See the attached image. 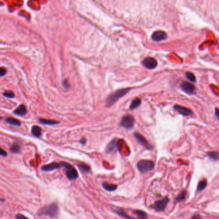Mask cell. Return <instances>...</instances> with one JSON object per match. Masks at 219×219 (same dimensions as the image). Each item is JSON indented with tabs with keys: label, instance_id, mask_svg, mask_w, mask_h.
<instances>
[{
	"label": "cell",
	"instance_id": "obj_5",
	"mask_svg": "<svg viewBox=\"0 0 219 219\" xmlns=\"http://www.w3.org/2000/svg\"><path fill=\"white\" fill-rule=\"evenodd\" d=\"M135 123V119L134 117L132 115L127 114L123 117L121 121L120 125L126 129H131L134 127Z\"/></svg>",
	"mask_w": 219,
	"mask_h": 219
},
{
	"label": "cell",
	"instance_id": "obj_17",
	"mask_svg": "<svg viewBox=\"0 0 219 219\" xmlns=\"http://www.w3.org/2000/svg\"><path fill=\"white\" fill-rule=\"evenodd\" d=\"M103 187L104 190L109 191V192H113V191L117 190V186L113 184H110L108 182H104L103 183Z\"/></svg>",
	"mask_w": 219,
	"mask_h": 219
},
{
	"label": "cell",
	"instance_id": "obj_32",
	"mask_svg": "<svg viewBox=\"0 0 219 219\" xmlns=\"http://www.w3.org/2000/svg\"><path fill=\"white\" fill-rule=\"evenodd\" d=\"M16 218H20V219L21 218H27L26 216L22 215H21V214H18V215H17L16 216Z\"/></svg>",
	"mask_w": 219,
	"mask_h": 219
},
{
	"label": "cell",
	"instance_id": "obj_27",
	"mask_svg": "<svg viewBox=\"0 0 219 219\" xmlns=\"http://www.w3.org/2000/svg\"><path fill=\"white\" fill-rule=\"evenodd\" d=\"M20 149H21V147H20L19 145L14 143L11 147V151L13 152V153H18L20 151Z\"/></svg>",
	"mask_w": 219,
	"mask_h": 219
},
{
	"label": "cell",
	"instance_id": "obj_9",
	"mask_svg": "<svg viewBox=\"0 0 219 219\" xmlns=\"http://www.w3.org/2000/svg\"><path fill=\"white\" fill-rule=\"evenodd\" d=\"M142 64L145 68L149 69V70H152L156 67L158 63L156 60L154 59V58L147 57L143 60Z\"/></svg>",
	"mask_w": 219,
	"mask_h": 219
},
{
	"label": "cell",
	"instance_id": "obj_30",
	"mask_svg": "<svg viewBox=\"0 0 219 219\" xmlns=\"http://www.w3.org/2000/svg\"><path fill=\"white\" fill-rule=\"evenodd\" d=\"M0 155H1V156H7V152L5 151V150H3V149H1V147H0Z\"/></svg>",
	"mask_w": 219,
	"mask_h": 219
},
{
	"label": "cell",
	"instance_id": "obj_4",
	"mask_svg": "<svg viewBox=\"0 0 219 219\" xmlns=\"http://www.w3.org/2000/svg\"><path fill=\"white\" fill-rule=\"evenodd\" d=\"M62 168L64 169L65 175L68 179L75 180L78 177L77 170L74 168L72 165L66 162H62Z\"/></svg>",
	"mask_w": 219,
	"mask_h": 219
},
{
	"label": "cell",
	"instance_id": "obj_24",
	"mask_svg": "<svg viewBox=\"0 0 219 219\" xmlns=\"http://www.w3.org/2000/svg\"><path fill=\"white\" fill-rule=\"evenodd\" d=\"M115 212L118 215H119L120 216H121V217L123 218H133V217H131V216H129L127 215V214L125 213V211H124L123 209H119L118 210H115Z\"/></svg>",
	"mask_w": 219,
	"mask_h": 219
},
{
	"label": "cell",
	"instance_id": "obj_22",
	"mask_svg": "<svg viewBox=\"0 0 219 219\" xmlns=\"http://www.w3.org/2000/svg\"><path fill=\"white\" fill-rule=\"evenodd\" d=\"M207 154L209 158L213 160V161H217L219 159L218 152H208Z\"/></svg>",
	"mask_w": 219,
	"mask_h": 219
},
{
	"label": "cell",
	"instance_id": "obj_2",
	"mask_svg": "<svg viewBox=\"0 0 219 219\" xmlns=\"http://www.w3.org/2000/svg\"><path fill=\"white\" fill-rule=\"evenodd\" d=\"M58 214V207L55 203L40 209L39 211V215L40 216H48L51 218L57 217Z\"/></svg>",
	"mask_w": 219,
	"mask_h": 219
},
{
	"label": "cell",
	"instance_id": "obj_13",
	"mask_svg": "<svg viewBox=\"0 0 219 219\" xmlns=\"http://www.w3.org/2000/svg\"><path fill=\"white\" fill-rule=\"evenodd\" d=\"M117 148V139L114 138L107 145L105 151L107 154L115 153Z\"/></svg>",
	"mask_w": 219,
	"mask_h": 219
},
{
	"label": "cell",
	"instance_id": "obj_8",
	"mask_svg": "<svg viewBox=\"0 0 219 219\" xmlns=\"http://www.w3.org/2000/svg\"><path fill=\"white\" fill-rule=\"evenodd\" d=\"M180 88L188 95H192L195 91V86L190 82L183 81L180 84Z\"/></svg>",
	"mask_w": 219,
	"mask_h": 219
},
{
	"label": "cell",
	"instance_id": "obj_34",
	"mask_svg": "<svg viewBox=\"0 0 219 219\" xmlns=\"http://www.w3.org/2000/svg\"><path fill=\"white\" fill-rule=\"evenodd\" d=\"M63 86H64V87H65V88H68L69 87V84H68V83H67V82L66 80H65L64 82H63Z\"/></svg>",
	"mask_w": 219,
	"mask_h": 219
},
{
	"label": "cell",
	"instance_id": "obj_3",
	"mask_svg": "<svg viewBox=\"0 0 219 219\" xmlns=\"http://www.w3.org/2000/svg\"><path fill=\"white\" fill-rule=\"evenodd\" d=\"M137 169L142 174L151 171L154 169V163L151 160L142 159L137 163Z\"/></svg>",
	"mask_w": 219,
	"mask_h": 219
},
{
	"label": "cell",
	"instance_id": "obj_35",
	"mask_svg": "<svg viewBox=\"0 0 219 219\" xmlns=\"http://www.w3.org/2000/svg\"><path fill=\"white\" fill-rule=\"evenodd\" d=\"M200 218L201 216L199 215H195V216H192V218Z\"/></svg>",
	"mask_w": 219,
	"mask_h": 219
},
{
	"label": "cell",
	"instance_id": "obj_7",
	"mask_svg": "<svg viewBox=\"0 0 219 219\" xmlns=\"http://www.w3.org/2000/svg\"><path fill=\"white\" fill-rule=\"evenodd\" d=\"M134 137L136 139L137 141H138L141 145H142L144 148H146L147 150H152L153 149V147L149 144L148 141H147V140L145 138V137L143 136V135L141 134V133H139L138 132H135Z\"/></svg>",
	"mask_w": 219,
	"mask_h": 219
},
{
	"label": "cell",
	"instance_id": "obj_6",
	"mask_svg": "<svg viewBox=\"0 0 219 219\" xmlns=\"http://www.w3.org/2000/svg\"><path fill=\"white\" fill-rule=\"evenodd\" d=\"M169 202V198L166 197L162 200L156 201V202H155L153 204L150 206V207L153 209V210H154L156 211L160 212V211H163L165 210Z\"/></svg>",
	"mask_w": 219,
	"mask_h": 219
},
{
	"label": "cell",
	"instance_id": "obj_29",
	"mask_svg": "<svg viewBox=\"0 0 219 219\" xmlns=\"http://www.w3.org/2000/svg\"><path fill=\"white\" fill-rule=\"evenodd\" d=\"M7 73V70L4 68H0V77H3Z\"/></svg>",
	"mask_w": 219,
	"mask_h": 219
},
{
	"label": "cell",
	"instance_id": "obj_18",
	"mask_svg": "<svg viewBox=\"0 0 219 219\" xmlns=\"http://www.w3.org/2000/svg\"><path fill=\"white\" fill-rule=\"evenodd\" d=\"M39 120V122L40 123L46 125H57V124L59 123V121H55V120H52V119H46L40 118Z\"/></svg>",
	"mask_w": 219,
	"mask_h": 219
},
{
	"label": "cell",
	"instance_id": "obj_16",
	"mask_svg": "<svg viewBox=\"0 0 219 219\" xmlns=\"http://www.w3.org/2000/svg\"><path fill=\"white\" fill-rule=\"evenodd\" d=\"M32 134L37 137H39L42 134V129L37 125H34L32 128Z\"/></svg>",
	"mask_w": 219,
	"mask_h": 219
},
{
	"label": "cell",
	"instance_id": "obj_23",
	"mask_svg": "<svg viewBox=\"0 0 219 219\" xmlns=\"http://www.w3.org/2000/svg\"><path fill=\"white\" fill-rule=\"evenodd\" d=\"M187 193V191L186 190L182 191V192L179 193V195H178L176 198H175V200H176L177 202H181V201L184 200L186 198Z\"/></svg>",
	"mask_w": 219,
	"mask_h": 219
},
{
	"label": "cell",
	"instance_id": "obj_31",
	"mask_svg": "<svg viewBox=\"0 0 219 219\" xmlns=\"http://www.w3.org/2000/svg\"><path fill=\"white\" fill-rule=\"evenodd\" d=\"M215 115L219 120V109L217 108H215Z\"/></svg>",
	"mask_w": 219,
	"mask_h": 219
},
{
	"label": "cell",
	"instance_id": "obj_19",
	"mask_svg": "<svg viewBox=\"0 0 219 219\" xmlns=\"http://www.w3.org/2000/svg\"><path fill=\"white\" fill-rule=\"evenodd\" d=\"M78 167L81 172H82L83 173H85V174H87L90 170V167H89L88 165L83 163H81L78 165Z\"/></svg>",
	"mask_w": 219,
	"mask_h": 219
},
{
	"label": "cell",
	"instance_id": "obj_25",
	"mask_svg": "<svg viewBox=\"0 0 219 219\" xmlns=\"http://www.w3.org/2000/svg\"><path fill=\"white\" fill-rule=\"evenodd\" d=\"M185 76H186V77H187V79L188 80H190V82H196L195 76L193 75L192 73H191V72H186Z\"/></svg>",
	"mask_w": 219,
	"mask_h": 219
},
{
	"label": "cell",
	"instance_id": "obj_28",
	"mask_svg": "<svg viewBox=\"0 0 219 219\" xmlns=\"http://www.w3.org/2000/svg\"><path fill=\"white\" fill-rule=\"evenodd\" d=\"M3 95L5 97L9 98H13L15 97V94L14 92H12L11 91H6L3 93Z\"/></svg>",
	"mask_w": 219,
	"mask_h": 219
},
{
	"label": "cell",
	"instance_id": "obj_20",
	"mask_svg": "<svg viewBox=\"0 0 219 219\" xmlns=\"http://www.w3.org/2000/svg\"><path fill=\"white\" fill-rule=\"evenodd\" d=\"M6 121L7 123H8L10 125H15V126H18L19 127L21 125V122H20L19 120L17 119L16 118H12V117H10V118H8L6 119Z\"/></svg>",
	"mask_w": 219,
	"mask_h": 219
},
{
	"label": "cell",
	"instance_id": "obj_12",
	"mask_svg": "<svg viewBox=\"0 0 219 219\" xmlns=\"http://www.w3.org/2000/svg\"><path fill=\"white\" fill-rule=\"evenodd\" d=\"M167 37V35L166 33L164 31H161V30L154 32L152 35V39L156 42L162 41V40L166 39Z\"/></svg>",
	"mask_w": 219,
	"mask_h": 219
},
{
	"label": "cell",
	"instance_id": "obj_15",
	"mask_svg": "<svg viewBox=\"0 0 219 219\" xmlns=\"http://www.w3.org/2000/svg\"><path fill=\"white\" fill-rule=\"evenodd\" d=\"M141 99L139 98H136L135 99L132 100L130 106H129V109H130V110H133V109L139 108V107L141 106Z\"/></svg>",
	"mask_w": 219,
	"mask_h": 219
},
{
	"label": "cell",
	"instance_id": "obj_33",
	"mask_svg": "<svg viewBox=\"0 0 219 219\" xmlns=\"http://www.w3.org/2000/svg\"><path fill=\"white\" fill-rule=\"evenodd\" d=\"M80 143H81L82 144V145H85V143H86V139L85 138V137H83V138L80 140Z\"/></svg>",
	"mask_w": 219,
	"mask_h": 219
},
{
	"label": "cell",
	"instance_id": "obj_10",
	"mask_svg": "<svg viewBox=\"0 0 219 219\" xmlns=\"http://www.w3.org/2000/svg\"><path fill=\"white\" fill-rule=\"evenodd\" d=\"M60 168H62V162L61 163H51L49 165H44L42 166L41 169L43 171L45 172H51L53 171V170H56V169H60Z\"/></svg>",
	"mask_w": 219,
	"mask_h": 219
},
{
	"label": "cell",
	"instance_id": "obj_26",
	"mask_svg": "<svg viewBox=\"0 0 219 219\" xmlns=\"http://www.w3.org/2000/svg\"><path fill=\"white\" fill-rule=\"evenodd\" d=\"M135 213L139 218H147V216L146 213H145V212H144V211H142L141 210L135 211Z\"/></svg>",
	"mask_w": 219,
	"mask_h": 219
},
{
	"label": "cell",
	"instance_id": "obj_1",
	"mask_svg": "<svg viewBox=\"0 0 219 219\" xmlns=\"http://www.w3.org/2000/svg\"><path fill=\"white\" fill-rule=\"evenodd\" d=\"M131 90V88H125L121 89V90H117L115 92L110 94L106 99V106L108 108L112 106L114 104L116 103L121 98L123 97L124 95H126L129 91Z\"/></svg>",
	"mask_w": 219,
	"mask_h": 219
},
{
	"label": "cell",
	"instance_id": "obj_14",
	"mask_svg": "<svg viewBox=\"0 0 219 219\" xmlns=\"http://www.w3.org/2000/svg\"><path fill=\"white\" fill-rule=\"evenodd\" d=\"M14 113L18 116H24L27 113V109L26 106L24 105H20L16 110L14 111Z\"/></svg>",
	"mask_w": 219,
	"mask_h": 219
},
{
	"label": "cell",
	"instance_id": "obj_21",
	"mask_svg": "<svg viewBox=\"0 0 219 219\" xmlns=\"http://www.w3.org/2000/svg\"><path fill=\"white\" fill-rule=\"evenodd\" d=\"M207 184H208V182H207V181L206 179H203L202 181H201L198 183V185H197V192H201V191L205 189L206 187L207 186Z\"/></svg>",
	"mask_w": 219,
	"mask_h": 219
},
{
	"label": "cell",
	"instance_id": "obj_11",
	"mask_svg": "<svg viewBox=\"0 0 219 219\" xmlns=\"http://www.w3.org/2000/svg\"><path fill=\"white\" fill-rule=\"evenodd\" d=\"M174 109L180 114L184 116H189L193 114L192 111L190 109L185 108V107H183L179 105H175L174 106Z\"/></svg>",
	"mask_w": 219,
	"mask_h": 219
}]
</instances>
